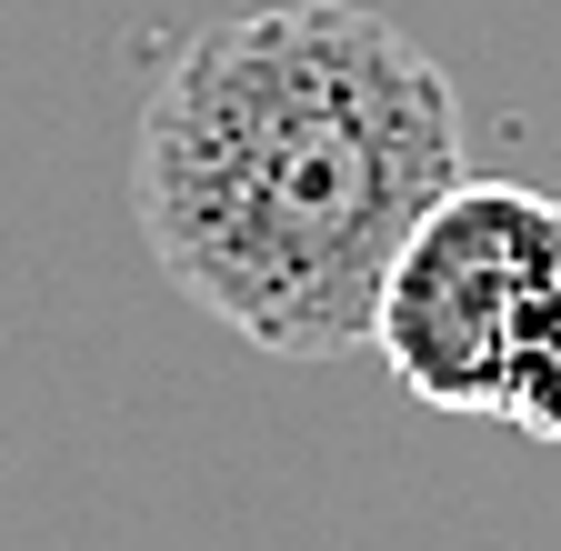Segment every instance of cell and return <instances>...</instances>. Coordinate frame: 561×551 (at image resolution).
Masks as SVG:
<instances>
[{
	"label": "cell",
	"instance_id": "cell-1",
	"mask_svg": "<svg viewBox=\"0 0 561 551\" xmlns=\"http://www.w3.org/2000/svg\"><path fill=\"white\" fill-rule=\"evenodd\" d=\"M461 181V91L362 0L191 31L140 101L130 221L161 282L271 361H351L411 221Z\"/></svg>",
	"mask_w": 561,
	"mask_h": 551
},
{
	"label": "cell",
	"instance_id": "cell-2",
	"mask_svg": "<svg viewBox=\"0 0 561 551\" xmlns=\"http://www.w3.org/2000/svg\"><path fill=\"white\" fill-rule=\"evenodd\" d=\"M561 251V200L522 181H451L432 211L391 251L362 352L391 361V381L421 411H461V422H502L522 341Z\"/></svg>",
	"mask_w": 561,
	"mask_h": 551
},
{
	"label": "cell",
	"instance_id": "cell-3",
	"mask_svg": "<svg viewBox=\"0 0 561 551\" xmlns=\"http://www.w3.org/2000/svg\"><path fill=\"white\" fill-rule=\"evenodd\" d=\"M502 422L531 432V441H561V251H551V282H541V311H531V341H522Z\"/></svg>",
	"mask_w": 561,
	"mask_h": 551
}]
</instances>
